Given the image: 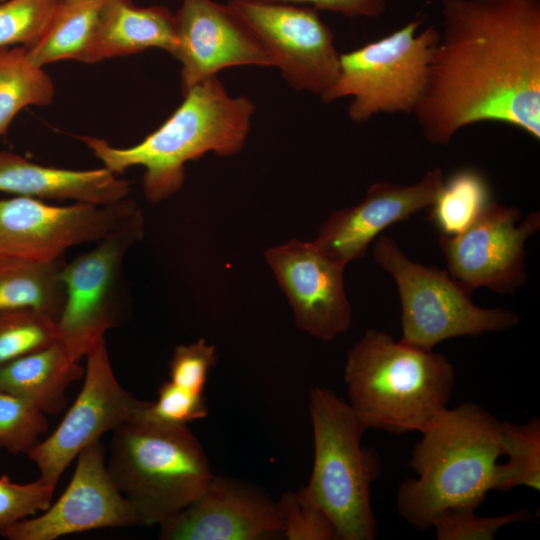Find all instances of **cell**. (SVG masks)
Returning <instances> with one entry per match:
<instances>
[{"instance_id":"f1b7e54d","label":"cell","mask_w":540,"mask_h":540,"mask_svg":"<svg viewBox=\"0 0 540 540\" xmlns=\"http://www.w3.org/2000/svg\"><path fill=\"white\" fill-rule=\"evenodd\" d=\"M47 432L43 411L17 395L0 390V447L27 455Z\"/></svg>"},{"instance_id":"83f0119b","label":"cell","mask_w":540,"mask_h":540,"mask_svg":"<svg viewBox=\"0 0 540 540\" xmlns=\"http://www.w3.org/2000/svg\"><path fill=\"white\" fill-rule=\"evenodd\" d=\"M63 0H5L0 3V47H33L46 33Z\"/></svg>"},{"instance_id":"d590c367","label":"cell","mask_w":540,"mask_h":540,"mask_svg":"<svg viewBox=\"0 0 540 540\" xmlns=\"http://www.w3.org/2000/svg\"><path fill=\"white\" fill-rule=\"evenodd\" d=\"M3 1H5V0H0V3H2Z\"/></svg>"},{"instance_id":"9a60e30c","label":"cell","mask_w":540,"mask_h":540,"mask_svg":"<svg viewBox=\"0 0 540 540\" xmlns=\"http://www.w3.org/2000/svg\"><path fill=\"white\" fill-rule=\"evenodd\" d=\"M288 299L296 325L309 335L329 341L352 324V308L344 288L346 266L311 242L290 240L265 252Z\"/></svg>"},{"instance_id":"cb8c5ba5","label":"cell","mask_w":540,"mask_h":540,"mask_svg":"<svg viewBox=\"0 0 540 540\" xmlns=\"http://www.w3.org/2000/svg\"><path fill=\"white\" fill-rule=\"evenodd\" d=\"M53 96L52 79L29 59L25 47H0V135L22 109L48 105Z\"/></svg>"},{"instance_id":"d4e9b609","label":"cell","mask_w":540,"mask_h":540,"mask_svg":"<svg viewBox=\"0 0 540 540\" xmlns=\"http://www.w3.org/2000/svg\"><path fill=\"white\" fill-rule=\"evenodd\" d=\"M493 201L485 175L472 167L453 172L430 206V219L440 235L455 236L466 230Z\"/></svg>"},{"instance_id":"d6986e66","label":"cell","mask_w":540,"mask_h":540,"mask_svg":"<svg viewBox=\"0 0 540 540\" xmlns=\"http://www.w3.org/2000/svg\"><path fill=\"white\" fill-rule=\"evenodd\" d=\"M0 191L35 199L107 205L126 199L131 189L127 180L118 178L105 167L62 169L0 151Z\"/></svg>"},{"instance_id":"30bf717a","label":"cell","mask_w":540,"mask_h":540,"mask_svg":"<svg viewBox=\"0 0 540 540\" xmlns=\"http://www.w3.org/2000/svg\"><path fill=\"white\" fill-rule=\"evenodd\" d=\"M227 4L258 38L290 86L321 97L334 83L340 53L317 10L261 0Z\"/></svg>"},{"instance_id":"6da1fadb","label":"cell","mask_w":540,"mask_h":540,"mask_svg":"<svg viewBox=\"0 0 540 540\" xmlns=\"http://www.w3.org/2000/svg\"><path fill=\"white\" fill-rule=\"evenodd\" d=\"M441 31L414 114L426 140L499 122L540 140V0H440Z\"/></svg>"},{"instance_id":"e0dca14e","label":"cell","mask_w":540,"mask_h":540,"mask_svg":"<svg viewBox=\"0 0 540 540\" xmlns=\"http://www.w3.org/2000/svg\"><path fill=\"white\" fill-rule=\"evenodd\" d=\"M159 527L162 540H265L282 535L277 505L269 496L214 475L194 501Z\"/></svg>"},{"instance_id":"ffe728a7","label":"cell","mask_w":540,"mask_h":540,"mask_svg":"<svg viewBox=\"0 0 540 540\" xmlns=\"http://www.w3.org/2000/svg\"><path fill=\"white\" fill-rule=\"evenodd\" d=\"M160 48L177 50L175 14L164 6L137 7L131 0H106L84 62Z\"/></svg>"},{"instance_id":"3957f363","label":"cell","mask_w":540,"mask_h":540,"mask_svg":"<svg viewBox=\"0 0 540 540\" xmlns=\"http://www.w3.org/2000/svg\"><path fill=\"white\" fill-rule=\"evenodd\" d=\"M420 433L408 463L417 478L401 483L397 508L425 531L442 511L482 504L493 490L502 448L500 421L474 402L445 409Z\"/></svg>"},{"instance_id":"4316f807","label":"cell","mask_w":540,"mask_h":540,"mask_svg":"<svg viewBox=\"0 0 540 540\" xmlns=\"http://www.w3.org/2000/svg\"><path fill=\"white\" fill-rule=\"evenodd\" d=\"M56 323L34 308L0 312V366L56 342Z\"/></svg>"},{"instance_id":"1f68e13d","label":"cell","mask_w":540,"mask_h":540,"mask_svg":"<svg viewBox=\"0 0 540 540\" xmlns=\"http://www.w3.org/2000/svg\"><path fill=\"white\" fill-rule=\"evenodd\" d=\"M56 485L39 479L18 484L6 475L0 477V535L15 523L45 511L51 504Z\"/></svg>"},{"instance_id":"e575fe53","label":"cell","mask_w":540,"mask_h":540,"mask_svg":"<svg viewBox=\"0 0 540 540\" xmlns=\"http://www.w3.org/2000/svg\"><path fill=\"white\" fill-rule=\"evenodd\" d=\"M307 6L348 18H377L387 9V0H261Z\"/></svg>"},{"instance_id":"7402d4cb","label":"cell","mask_w":540,"mask_h":540,"mask_svg":"<svg viewBox=\"0 0 540 540\" xmlns=\"http://www.w3.org/2000/svg\"><path fill=\"white\" fill-rule=\"evenodd\" d=\"M63 258L49 263L0 255V312L34 308L56 321L65 301Z\"/></svg>"},{"instance_id":"7a4b0ae2","label":"cell","mask_w":540,"mask_h":540,"mask_svg":"<svg viewBox=\"0 0 540 540\" xmlns=\"http://www.w3.org/2000/svg\"><path fill=\"white\" fill-rule=\"evenodd\" d=\"M183 94V102L172 115L132 147L116 148L103 139L80 137L116 175L142 166L144 194L152 203L166 200L182 187L187 162L209 152L218 156L237 154L250 131L253 102L245 96H231L217 76Z\"/></svg>"},{"instance_id":"f546056e","label":"cell","mask_w":540,"mask_h":540,"mask_svg":"<svg viewBox=\"0 0 540 540\" xmlns=\"http://www.w3.org/2000/svg\"><path fill=\"white\" fill-rule=\"evenodd\" d=\"M276 505L286 539L337 540L332 520L305 486L284 493Z\"/></svg>"},{"instance_id":"d6a6232c","label":"cell","mask_w":540,"mask_h":540,"mask_svg":"<svg viewBox=\"0 0 540 540\" xmlns=\"http://www.w3.org/2000/svg\"><path fill=\"white\" fill-rule=\"evenodd\" d=\"M207 415L208 407L203 394L190 392L166 381L160 385L156 401H147L138 417L162 425L182 426Z\"/></svg>"},{"instance_id":"4dcf8cb0","label":"cell","mask_w":540,"mask_h":540,"mask_svg":"<svg viewBox=\"0 0 540 540\" xmlns=\"http://www.w3.org/2000/svg\"><path fill=\"white\" fill-rule=\"evenodd\" d=\"M475 510L454 508L442 511L432 522L438 540H492L503 527L529 521L528 509H520L505 515L481 517Z\"/></svg>"},{"instance_id":"5b68a950","label":"cell","mask_w":540,"mask_h":540,"mask_svg":"<svg viewBox=\"0 0 540 540\" xmlns=\"http://www.w3.org/2000/svg\"><path fill=\"white\" fill-rule=\"evenodd\" d=\"M106 465L140 525H159L178 513L213 477L207 456L187 425H162L140 417L113 431Z\"/></svg>"},{"instance_id":"ba28073f","label":"cell","mask_w":540,"mask_h":540,"mask_svg":"<svg viewBox=\"0 0 540 540\" xmlns=\"http://www.w3.org/2000/svg\"><path fill=\"white\" fill-rule=\"evenodd\" d=\"M414 19L390 34L340 53L334 83L321 95L324 102L351 97L349 118L358 124L380 113H413L426 88L439 30L418 31Z\"/></svg>"},{"instance_id":"8fae6325","label":"cell","mask_w":540,"mask_h":540,"mask_svg":"<svg viewBox=\"0 0 540 540\" xmlns=\"http://www.w3.org/2000/svg\"><path fill=\"white\" fill-rule=\"evenodd\" d=\"M138 209L129 198L107 205L67 206L24 196L0 199V255L53 262L69 248L97 243Z\"/></svg>"},{"instance_id":"8992f818","label":"cell","mask_w":540,"mask_h":540,"mask_svg":"<svg viewBox=\"0 0 540 540\" xmlns=\"http://www.w3.org/2000/svg\"><path fill=\"white\" fill-rule=\"evenodd\" d=\"M309 412L314 461L307 492L332 520L337 540L375 539L371 485L381 465L377 453L361 445L368 428L348 402L325 387L311 390Z\"/></svg>"},{"instance_id":"ac0fdd59","label":"cell","mask_w":540,"mask_h":540,"mask_svg":"<svg viewBox=\"0 0 540 540\" xmlns=\"http://www.w3.org/2000/svg\"><path fill=\"white\" fill-rule=\"evenodd\" d=\"M443 181V171L436 167L412 185L373 183L359 204L332 213L321 224L313 243L325 255L346 266L362 258L388 226L430 207Z\"/></svg>"},{"instance_id":"2e32d148","label":"cell","mask_w":540,"mask_h":540,"mask_svg":"<svg viewBox=\"0 0 540 540\" xmlns=\"http://www.w3.org/2000/svg\"><path fill=\"white\" fill-rule=\"evenodd\" d=\"M177 50L183 93L194 85L236 66L273 67L254 33L228 4L214 0H182L175 14Z\"/></svg>"},{"instance_id":"836d02e7","label":"cell","mask_w":540,"mask_h":540,"mask_svg":"<svg viewBox=\"0 0 540 540\" xmlns=\"http://www.w3.org/2000/svg\"><path fill=\"white\" fill-rule=\"evenodd\" d=\"M217 361L216 348L204 338L175 347L169 362V381L196 394H203L208 374Z\"/></svg>"},{"instance_id":"484cf974","label":"cell","mask_w":540,"mask_h":540,"mask_svg":"<svg viewBox=\"0 0 540 540\" xmlns=\"http://www.w3.org/2000/svg\"><path fill=\"white\" fill-rule=\"evenodd\" d=\"M504 464H497L493 490L507 491L518 486L540 489V419L524 424L500 422Z\"/></svg>"},{"instance_id":"277c9868","label":"cell","mask_w":540,"mask_h":540,"mask_svg":"<svg viewBox=\"0 0 540 540\" xmlns=\"http://www.w3.org/2000/svg\"><path fill=\"white\" fill-rule=\"evenodd\" d=\"M349 404L367 428L421 432L448 408L455 382L449 359L368 329L344 366Z\"/></svg>"},{"instance_id":"9c48e42d","label":"cell","mask_w":540,"mask_h":540,"mask_svg":"<svg viewBox=\"0 0 540 540\" xmlns=\"http://www.w3.org/2000/svg\"><path fill=\"white\" fill-rule=\"evenodd\" d=\"M143 235L144 218L138 209L93 249L65 262L61 270L65 301L56 323V341L72 360L79 362L118 325L123 261Z\"/></svg>"},{"instance_id":"44dd1931","label":"cell","mask_w":540,"mask_h":540,"mask_svg":"<svg viewBox=\"0 0 540 540\" xmlns=\"http://www.w3.org/2000/svg\"><path fill=\"white\" fill-rule=\"evenodd\" d=\"M84 375L56 341L0 366V390L17 395L45 414H57L66 405L68 386Z\"/></svg>"},{"instance_id":"603a6c76","label":"cell","mask_w":540,"mask_h":540,"mask_svg":"<svg viewBox=\"0 0 540 540\" xmlns=\"http://www.w3.org/2000/svg\"><path fill=\"white\" fill-rule=\"evenodd\" d=\"M106 0H63L44 36L30 49L37 66L60 60L84 62Z\"/></svg>"},{"instance_id":"52a82bcc","label":"cell","mask_w":540,"mask_h":540,"mask_svg":"<svg viewBox=\"0 0 540 540\" xmlns=\"http://www.w3.org/2000/svg\"><path fill=\"white\" fill-rule=\"evenodd\" d=\"M373 257L397 285L404 343L433 350L444 340L503 332L520 321L512 310L477 306L448 271L412 261L387 235L376 240Z\"/></svg>"},{"instance_id":"5bb4252c","label":"cell","mask_w":540,"mask_h":540,"mask_svg":"<svg viewBox=\"0 0 540 540\" xmlns=\"http://www.w3.org/2000/svg\"><path fill=\"white\" fill-rule=\"evenodd\" d=\"M100 440L77 456L71 481L59 499L40 515L25 518L1 536L9 540H54L102 528L140 525L139 517L112 480Z\"/></svg>"},{"instance_id":"7c38bea8","label":"cell","mask_w":540,"mask_h":540,"mask_svg":"<svg viewBox=\"0 0 540 540\" xmlns=\"http://www.w3.org/2000/svg\"><path fill=\"white\" fill-rule=\"evenodd\" d=\"M520 212L494 200L463 232L440 235L438 242L448 273L470 292L486 287L513 294L528 280L525 243L540 228V213L519 223Z\"/></svg>"},{"instance_id":"4fadbf2b","label":"cell","mask_w":540,"mask_h":540,"mask_svg":"<svg viewBox=\"0 0 540 540\" xmlns=\"http://www.w3.org/2000/svg\"><path fill=\"white\" fill-rule=\"evenodd\" d=\"M85 357V380L78 397L58 427L27 454L38 467L40 477L54 485L86 446L137 418L147 404L117 381L105 338Z\"/></svg>"}]
</instances>
